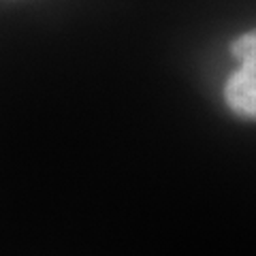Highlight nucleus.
Wrapping results in <instances>:
<instances>
[{
	"mask_svg": "<svg viewBox=\"0 0 256 256\" xmlns=\"http://www.w3.org/2000/svg\"><path fill=\"white\" fill-rule=\"evenodd\" d=\"M224 100L235 116L256 120V62H239L224 84Z\"/></svg>",
	"mask_w": 256,
	"mask_h": 256,
	"instance_id": "obj_1",
	"label": "nucleus"
},
{
	"mask_svg": "<svg viewBox=\"0 0 256 256\" xmlns=\"http://www.w3.org/2000/svg\"><path fill=\"white\" fill-rule=\"evenodd\" d=\"M230 54L237 62H256V28L230 41Z\"/></svg>",
	"mask_w": 256,
	"mask_h": 256,
	"instance_id": "obj_2",
	"label": "nucleus"
}]
</instances>
